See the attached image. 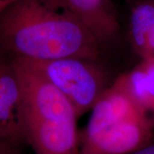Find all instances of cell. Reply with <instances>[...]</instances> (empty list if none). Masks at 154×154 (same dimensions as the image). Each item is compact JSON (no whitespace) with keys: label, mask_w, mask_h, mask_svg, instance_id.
Listing matches in <instances>:
<instances>
[{"label":"cell","mask_w":154,"mask_h":154,"mask_svg":"<svg viewBox=\"0 0 154 154\" xmlns=\"http://www.w3.org/2000/svg\"><path fill=\"white\" fill-rule=\"evenodd\" d=\"M101 46L92 32L54 0H17L0 15V56L46 61H97Z\"/></svg>","instance_id":"obj_1"},{"label":"cell","mask_w":154,"mask_h":154,"mask_svg":"<svg viewBox=\"0 0 154 154\" xmlns=\"http://www.w3.org/2000/svg\"><path fill=\"white\" fill-rule=\"evenodd\" d=\"M21 84L24 137L35 154H79L80 133L70 103L25 58L11 59Z\"/></svg>","instance_id":"obj_2"},{"label":"cell","mask_w":154,"mask_h":154,"mask_svg":"<svg viewBox=\"0 0 154 154\" xmlns=\"http://www.w3.org/2000/svg\"><path fill=\"white\" fill-rule=\"evenodd\" d=\"M80 139L79 154H131L154 140L153 120L116 78L92 109Z\"/></svg>","instance_id":"obj_3"},{"label":"cell","mask_w":154,"mask_h":154,"mask_svg":"<svg viewBox=\"0 0 154 154\" xmlns=\"http://www.w3.org/2000/svg\"><path fill=\"white\" fill-rule=\"evenodd\" d=\"M28 60L66 98L78 118L92 110L111 84L97 61L78 57Z\"/></svg>","instance_id":"obj_4"},{"label":"cell","mask_w":154,"mask_h":154,"mask_svg":"<svg viewBox=\"0 0 154 154\" xmlns=\"http://www.w3.org/2000/svg\"><path fill=\"white\" fill-rule=\"evenodd\" d=\"M25 141L21 84L12 60L0 56V143Z\"/></svg>","instance_id":"obj_5"},{"label":"cell","mask_w":154,"mask_h":154,"mask_svg":"<svg viewBox=\"0 0 154 154\" xmlns=\"http://www.w3.org/2000/svg\"><path fill=\"white\" fill-rule=\"evenodd\" d=\"M92 32L103 49L117 43L122 27L113 0H54Z\"/></svg>","instance_id":"obj_6"},{"label":"cell","mask_w":154,"mask_h":154,"mask_svg":"<svg viewBox=\"0 0 154 154\" xmlns=\"http://www.w3.org/2000/svg\"><path fill=\"white\" fill-rule=\"evenodd\" d=\"M127 37L141 60H154V0H127Z\"/></svg>","instance_id":"obj_7"},{"label":"cell","mask_w":154,"mask_h":154,"mask_svg":"<svg viewBox=\"0 0 154 154\" xmlns=\"http://www.w3.org/2000/svg\"><path fill=\"white\" fill-rule=\"evenodd\" d=\"M118 79L138 108L152 119L150 115L154 114V60H141Z\"/></svg>","instance_id":"obj_8"},{"label":"cell","mask_w":154,"mask_h":154,"mask_svg":"<svg viewBox=\"0 0 154 154\" xmlns=\"http://www.w3.org/2000/svg\"><path fill=\"white\" fill-rule=\"evenodd\" d=\"M0 154H21L19 146L9 142L0 143Z\"/></svg>","instance_id":"obj_9"},{"label":"cell","mask_w":154,"mask_h":154,"mask_svg":"<svg viewBox=\"0 0 154 154\" xmlns=\"http://www.w3.org/2000/svg\"><path fill=\"white\" fill-rule=\"evenodd\" d=\"M131 154H154V140Z\"/></svg>","instance_id":"obj_10"},{"label":"cell","mask_w":154,"mask_h":154,"mask_svg":"<svg viewBox=\"0 0 154 154\" xmlns=\"http://www.w3.org/2000/svg\"><path fill=\"white\" fill-rule=\"evenodd\" d=\"M17 0H0V15Z\"/></svg>","instance_id":"obj_11"},{"label":"cell","mask_w":154,"mask_h":154,"mask_svg":"<svg viewBox=\"0 0 154 154\" xmlns=\"http://www.w3.org/2000/svg\"><path fill=\"white\" fill-rule=\"evenodd\" d=\"M153 133H154V120H153Z\"/></svg>","instance_id":"obj_12"}]
</instances>
